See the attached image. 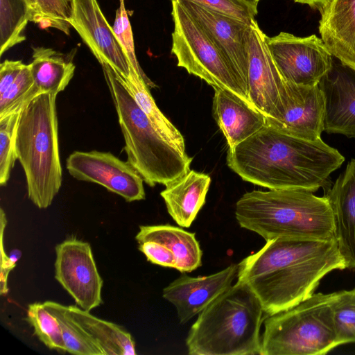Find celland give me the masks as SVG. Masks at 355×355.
Returning <instances> with one entry per match:
<instances>
[{
	"label": "cell",
	"instance_id": "obj_1",
	"mask_svg": "<svg viewBox=\"0 0 355 355\" xmlns=\"http://www.w3.org/2000/svg\"><path fill=\"white\" fill-rule=\"evenodd\" d=\"M345 268L335 238L279 237L239 263L237 277L256 295L268 316L307 299L326 275Z\"/></svg>",
	"mask_w": 355,
	"mask_h": 355
},
{
	"label": "cell",
	"instance_id": "obj_2",
	"mask_svg": "<svg viewBox=\"0 0 355 355\" xmlns=\"http://www.w3.org/2000/svg\"><path fill=\"white\" fill-rule=\"evenodd\" d=\"M345 157L322 139L309 141L265 125L228 148L227 164L243 180L269 189L316 191L328 186L330 174Z\"/></svg>",
	"mask_w": 355,
	"mask_h": 355
},
{
	"label": "cell",
	"instance_id": "obj_3",
	"mask_svg": "<svg viewBox=\"0 0 355 355\" xmlns=\"http://www.w3.org/2000/svg\"><path fill=\"white\" fill-rule=\"evenodd\" d=\"M303 189L254 190L236 202L241 227L266 241L279 237L330 239L334 237V214L326 196Z\"/></svg>",
	"mask_w": 355,
	"mask_h": 355
},
{
	"label": "cell",
	"instance_id": "obj_4",
	"mask_svg": "<svg viewBox=\"0 0 355 355\" xmlns=\"http://www.w3.org/2000/svg\"><path fill=\"white\" fill-rule=\"evenodd\" d=\"M262 305L237 280L198 314L186 339L190 355H256L261 352Z\"/></svg>",
	"mask_w": 355,
	"mask_h": 355
},
{
	"label": "cell",
	"instance_id": "obj_5",
	"mask_svg": "<svg viewBox=\"0 0 355 355\" xmlns=\"http://www.w3.org/2000/svg\"><path fill=\"white\" fill-rule=\"evenodd\" d=\"M101 66L123 135L127 162L150 187L166 186L187 174L192 158L155 128L120 75L107 64Z\"/></svg>",
	"mask_w": 355,
	"mask_h": 355
},
{
	"label": "cell",
	"instance_id": "obj_6",
	"mask_svg": "<svg viewBox=\"0 0 355 355\" xmlns=\"http://www.w3.org/2000/svg\"><path fill=\"white\" fill-rule=\"evenodd\" d=\"M55 94L37 95L21 110L16 153L25 173L28 198L49 207L62 184Z\"/></svg>",
	"mask_w": 355,
	"mask_h": 355
},
{
	"label": "cell",
	"instance_id": "obj_7",
	"mask_svg": "<svg viewBox=\"0 0 355 355\" xmlns=\"http://www.w3.org/2000/svg\"><path fill=\"white\" fill-rule=\"evenodd\" d=\"M333 293H313L263 320L260 355H324L338 346Z\"/></svg>",
	"mask_w": 355,
	"mask_h": 355
},
{
	"label": "cell",
	"instance_id": "obj_8",
	"mask_svg": "<svg viewBox=\"0 0 355 355\" xmlns=\"http://www.w3.org/2000/svg\"><path fill=\"white\" fill-rule=\"evenodd\" d=\"M171 1L174 24L171 53L177 65L213 88L230 90L251 104L247 90L209 33L176 0Z\"/></svg>",
	"mask_w": 355,
	"mask_h": 355
},
{
	"label": "cell",
	"instance_id": "obj_9",
	"mask_svg": "<svg viewBox=\"0 0 355 355\" xmlns=\"http://www.w3.org/2000/svg\"><path fill=\"white\" fill-rule=\"evenodd\" d=\"M266 44L284 81L317 85L331 67L334 56L315 35L302 37L281 32L266 36Z\"/></svg>",
	"mask_w": 355,
	"mask_h": 355
},
{
	"label": "cell",
	"instance_id": "obj_10",
	"mask_svg": "<svg viewBox=\"0 0 355 355\" xmlns=\"http://www.w3.org/2000/svg\"><path fill=\"white\" fill-rule=\"evenodd\" d=\"M266 123L298 138L316 141L324 131V100L318 85L285 81L278 99L266 116Z\"/></svg>",
	"mask_w": 355,
	"mask_h": 355
},
{
	"label": "cell",
	"instance_id": "obj_11",
	"mask_svg": "<svg viewBox=\"0 0 355 355\" xmlns=\"http://www.w3.org/2000/svg\"><path fill=\"white\" fill-rule=\"evenodd\" d=\"M55 278L86 311L102 303L103 279L89 243L69 238L55 247Z\"/></svg>",
	"mask_w": 355,
	"mask_h": 355
},
{
	"label": "cell",
	"instance_id": "obj_12",
	"mask_svg": "<svg viewBox=\"0 0 355 355\" xmlns=\"http://www.w3.org/2000/svg\"><path fill=\"white\" fill-rule=\"evenodd\" d=\"M66 167L74 178L98 184L127 202L144 200V180L128 162L111 153L98 150L74 151Z\"/></svg>",
	"mask_w": 355,
	"mask_h": 355
},
{
	"label": "cell",
	"instance_id": "obj_13",
	"mask_svg": "<svg viewBox=\"0 0 355 355\" xmlns=\"http://www.w3.org/2000/svg\"><path fill=\"white\" fill-rule=\"evenodd\" d=\"M176 1L209 33L248 93L252 24L191 0Z\"/></svg>",
	"mask_w": 355,
	"mask_h": 355
},
{
	"label": "cell",
	"instance_id": "obj_14",
	"mask_svg": "<svg viewBox=\"0 0 355 355\" xmlns=\"http://www.w3.org/2000/svg\"><path fill=\"white\" fill-rule=\"evenodd\" d=\"M71 26L100 64H107L123 78H128L134 71L96 0H71Z\"/></svg>",
	"mask_w": 355,
	"mask_h": 355
},
{
	"label": "cell",
	"instance_id": "obj_15",
	"mask_svg": "<svg viewBox=\"0 0 355 355\" xmlns=\"http://www.w3.org/2000/svg\"><path fill=\"white\" fill-rule=\"evenodd\" d=\"M239 263L214 274L196 277L183 274L163 290V297L176 309L180 324L198 315L222 295L237 277Z\"/></svg>",
	"mask_w": 355,
	"mask_h": 355
},
{
	"label": "cell",
	"instance_id": "obj_16",
	"mask_svg": "<svg viewBox=\"0 0 355 355\" xmlns=\"http://www.w3.org/2000/svg\"><path fill=\"white\" fill-rule=\"evenodd\" d=\"M318 86L324 100V131L355 138V69L334 57Z\"/></svg>",
	"mask_w": 355,
	"mask_h": 355
},
{
	"label": "cell",
	"instance_id": "obj_17",
	"mask_svg": "<svg viewBox=\"0 0 355 355\" xmlns=\"http://www.w3.org/2000/svg\"><path fill=\"white\" fill-rule=\"evenodd\" d=\"M266 35L255 20L251 25L248 68V96L253 107L267 116L284 86L266 44Z\"/></svg>",
	"mask_w": 355,
	"mask_h": 355
},
{
	"label": "cell",
	"instance_id": "obj_18",
	"mask_svg": "<svg viewBox=\"0 0 355 355\" xmlns=\"http://www.w3.org/2000/svg\"><path fill=\"white\" fill-rule=\"evenodd\" d=\"M326 196L334 214V237L346 268L355 271V159H352Z\"/></svg>",
	"mask_w": 355,
	"mask_h": 355
},
{
	"label": "cell",
	"instance_id": "obj_19",
	"mask_svg": "<svg viewBox=\"0 0 355 355\" xmlns=\"http://www.w3.org/2000/svg\"><path fill=\"white\" fill-rule=\"evenodd\" d=\"M213 116L228 148L245 141L266 125V116L235 93L214 87Z\"/></svg>",
	"mask_w": 355,
	"mask_h": 355
},
{
	"label": "cell",
	"instance_id": "obj_20",
	"mask_svg": "<svg viewBox=\"0 0 355 355\" xmlns=\"http://www.w3.org/2000/svg\"><path fill=\"white\" fill-rule=\"evenodd\" d=\"M319 32L331 55L355 69V0H331L320 12Z\"/></svg>",
	"mask_w": 355,
	"mask_h": 355
},
{
	"label": "cell",
	"instance_id": "obj_21",
	"mask_svg": "<svg viewBox=\"0 0 355 355\" xmlns=\"http://www.w3.org/2000/svg\"><path fill=\"white\" fill-rule=\"evenodd\" d=\"M211 182L209 175L190 170L160 193L168 213L182 227H189L205 202Z\"/></svg>",
	"mask_w": 355,
	"mask_h": 355
},
{
	"label": "cell",
	"instance_id": "obj_22",
	"mask_svg": "<svg viewBox=\"0 0 355 355\" xmlns=\"http://www.w3.org/2000/svg\"><path fill=\"white\" fill-rule=\"evenodd\" d=\"M138 243L153 241L165 245L174 254L180 272H189L202 265V252L195 233L171 225H141L135 237Z\"/></svg>",
	"mask_w": 355,
	"mask_h": 355
},
{
	"label": "cell",
	"instance_id": "obj_23",
	"mask_svg": "<svg viewBox=\"0 0 355 355\" xmlns=\"http://www.w3.org/2000/svg\"><path fill=\"white\" fill-rule=\"evenodd\" d=\"M29 64L35 85L40 92L58 94L62 92L73 76L75 65L71 59L52 49H33Z\"/></svg>",
	"mask_w": 355,
	"mask_h": 355
},
{
	"label": "cell",
	"instance_id": "obj_24",
	"mask_svg": "<svg viewBox=\"0 0 355 355\" xmlns=\"http://www.w3.org/2000/svg\"><path fill=\"white\" fill-rule=\"evenodd\" d=\"M72 318L92 337L105 355H135L131 335L121 327L100 319L76 306H67Z\"/></svg>",
	"mask_w": 355,
	"mask_h": 355
},
{
	"label": "cell",
	"instance_id": "obj_25",
	"mask_svg": "<svg viewBox=\"0 0 355 355\" xmlns=\"http://www.w3.org/2000/svg\"><path fill=\"white\" fill-rule=\"evenodd\" d=\"M122 79L140 108L155 128L168 141L181 150L186 151L182 134L160 111L145 80L134 71H132L128 78H122Z\"/></svg>",
	"mask_w": 355,
	"mask_h": 355
},
{
	"label": "cell",
	"instance_id": "obj_26",
	"mask_svg": "<svg viewBox=\"0 0 355 355\" xmlns=\"http://www.w3.org/2000/svg\"><path fill=\"white\" fill-rule=\"evenodd\" d=\"M43 304L59 322L66 352L76 355H105L92 337L72 318L67 306L53 301Z\"/></svg>",
	"mask_w": 355,
	"mask_h": 355
},
{
	"label": "cell",
	"instance_id": "obj_27",
	"mask_svg": "<svg viewBox=\"0 0 355 355\" xmlns=\"http://www.w3.org/2000/svg\"><path fill=\"white\" fill-rule=\"evenodd\" d=\"M26 0H0V55L25 40L24 31L31 21Z\"/></svg>",
	"mask_w": 355,
	"mask_h": 355
},
{
	"label": "cell",
	"instance_id": "obj_28",
	"mask_svg": "<svg viewBox=\"0 0 355 355\" xmlns=\"http://www.w3.org/2000/svg\"><path fill=\"white\" fill-rule=\"evenodd\" d=\"M31 21L42 28H54L69 35L72 18L71 0H26Z\"/></svg>",
	"mask_w": 355,
	"mask_h": 355
},
{
	"label": "cell",
	"instance_id": "obj_29",
	"mask_svg": "<svg viewBox=\"0 0 355 355\" xmlns=\"http://www.w3.org/2000/svg\"><path fill=\"white\" fill-rule=\"evenodd\" d=\"M26 320L33 327L35 334L46 347L66 352L59 322L43 303L29 304Z\"/></svg>",
	"mask_w": 355,
	"mask_h": 355
},
{
	"label": "cell",
	"instance_id": "obj_30",
	"mask_svg": "<svg viewBox=\"0 0 355 355\" xmlns=\"http://www.w3.org/2000/svg\"><path fill=\"white\" fill-rule=\"evenodd\" d=\"M331 306L338 345L355 343V287L334 292Z\"/></svg>",
	"mask_w": 355,
	"mask_h": 355
},
{
	"label": "cell",
	"instance_id": "obj_31",
	"mask_svg": "<svg viewBox=\"0 0 355 355\" xmlns=\"http://www.w3.org/2000/svg\"><path fill=\"white\" fill-rule=\"evenodd\" d=\"M40 94L35 85L30 64H25L14 82L0 95V118L21 110Z\"/></svg>",
	"mask_w": 355,
	"mask_h": 355
},
{
	"label": "cell",
	"instance_id": "obj_32",
	"mask_svg": "<svg viewBox=\"0 0 355 355\" xmlns=\"http://www.w3.org/2000/svg\"><path fill=\"white\" fill-rule=\"evenodd\" d=\"M21 110L0 118V184L1 186L7 184L11 171L17 159L16 133Z\"/></svg>",
	"mask_w": 355,
	"mask_h": 355
},
{
	"label": "cell",
	"instance_id": "obj_33",
	"mask_svg": "<svg viewBox=\"0 0 355 355\" xmlns=\"http://www.w3.org/2000/svg\"><path fill=\"white\" fill-rule=\"evenodd\" d=\"M119 7L116 10L113 25L114 33L119 40L132 70L140 76L149 87H155L154 83L146 76L141 69L135 51L133 34L125 8L124 0H119Z\"/></svg>",
	"mask_w": 355,
	"mask_h": 355
},
{
	"label": "cell",
	"instance_id": "obj_34",
	"mask_svg": "<svg viewBox=\"0 0 355 355\" xmlns=\"http://www.w3.org/2000/svg\"><path fill=\"white\" fill-rule=\"evenodd\" d=\"M213 9L252 24L258 13L257 8L243 0H191Z\"/></svg>",
	"mask_w": 355,
	"mask_h": 355
},
{
	"label": "cell",
	"instance_id": "obj_35",
	"mask_svg": "<svg viewBox=\"0 0 355 355\" xmlns=\"http://www.w3.org/2000/svg\"><path fill=\"white\" fill-rule=\"evenodd\" d=\"M139 250L148 261L162 267L175 269L176 261L173 253L165 245L153 241L139 243Z\"/></svg>",
	"mask_w": 355,
	"mask_h": 355
},
{
	"label": "cell",
	"instance_id": "obj_36",
	"mask_svg": "<svg viewBox=\"0 0 355 355\" xmlns=\"http://www.w3.org/2000/svg\"><path fill=\"white\" fill-rule=\"evenodd\" d=\"M1 228V279L0 293L6 295L8 293V277L10 272L15 267V261L9 257L3 248V234L7 224L6 214L2 208L0 212Z\"/></svg>",
	"mask_w": 355,
	"mask_h": 355
},
{
	"label": "cell",
	"instance_id": "obj_37",
	"mask_svg": "<svg viewBox=\"0 0 355 355\" xmlns=\"http://www.w3.org/2000/svg\"><path fill=\"white\" fill-rule=\"evenodd\" d=\"M21 60H6L0 64V95L3 94L16 79L23 67Z\"/></svg>",
	"mask_w": 355,
	"mask_h": 355
},
{
	"label": "cell",
	"instance_id": "obj_38",
	"mask_svg": "<svg viewBox=\"0 0 355 355\" xmlns=\"http://www.w3.org/2000/svg\"><path fill=\"white\" fill-rule=\"evenodd\" d=\"M296 3L307 4L310 7L318 10L322 12L328 6L331 0H293Z\"/></svg>",
	"mask_w": 355,
	"mask_h": 355
},
{
	"label": "cell",
	"instance_id": "obj_39",
	"mask_svg": "<svg viewBox=\"0 0 355 355\" xmlns=\"http://www.w3.org/2000/svg\"><path fill=\"white\" fill-rule=\"evenodd\" d=\"M244 1L249 3L252 7L257 8L258 3L260 0H243Z\"/></svg>",
	"mask_w": 355,
	"mask_h": 355
}]
</instances>
